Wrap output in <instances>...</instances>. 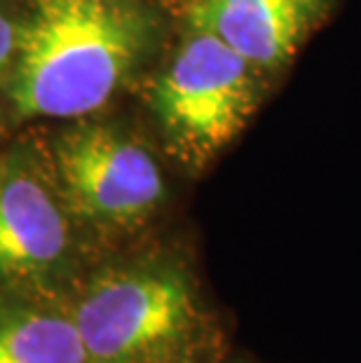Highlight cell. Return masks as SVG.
Segmentation results:
<instances>
[{
    "mask_svg": "<svg viewBox=\"0 0 361 363\" xmlns=\"http://www.w3.org/2000/svg\"><path fill=\"white\" fill-rule=\"evenodd\" d=\"M155 40V19L132 0H33L7 94L30 120L87 118L115 96Z\"/></svg>",
    "mask_w": 361,
    "mask_h": 363,
    "instance_id": "1",
    "label": "cell"
},
{
    "mask_svg": "<svg viewBox=\"0 0 361 363\" xmlns=\"http://www.w3.org/2000/svg\"><path fill=\"white\" fill-rule=\"evenodd\" d=\"M71 312L87 363H202L213 345L193 274L172 258L101 269Z\"/></svg>",
    "mask_w": 361,
    "mask_h": 363,
    "instance_id": "2",
    "label": "cell"
},
{
    "mask_svg": "<svg viewBox=\"0 0 361 363\" xmlns=\"http://www.w3.org/2000/svg\"><path fill=\"white\" fill-rule=\"evenodd\" d=\"M265 71L204 28L188 26L150 89V108L172 155L199 169L228 148L256 113Z\"/></svg>",
    "mask_w": 361,
    "mask_h": 363,
    "instance_id": "3",
    "label": "cell"
},
{
    "mask_svg": "<svg viewBox=\"0 0 361 363\" xmlns=\"http://www.w3.org/2000/svg\"><path fill=\"white\" fill-rule=\"evenodd\" d=\"M52 172L75 218L104 230H134L165 199L162 169L129 131L80 122L57 136Z\"/></svg>",
    "mask_w": 361,
    "mask_h": 363,
    "instance_id": "4",
    "label": "cell"
},
{
    "mask_svg": "<svg viewBox=\"0 0 361 363\" xmlns=\"http://www.w3.org/2000/svg\"><path fill=\"white\" fill-rule=\"evenodd\" d=\"M71 216L55 172L33 155L0 162V284L21 293L55 284L71 262Z\"/></svg>",
    "mask_w": 361,
    "mask_h": 363,
    "instance_id": "5",
    "label": "cell"
},
{
    "mask_svg": "<svg viewBox=\"0 0 361 363\" xmlns=\"http://www.w3.org/2000/svg\"><path fill=\"white\" fill-rule=\"evenodd\" d=\"M328 0H190L188 26L204 28L272 73L326 17Z\"/></svg>",
    "mask_w": 361,
    "mask_h": 363,
    "instance_id": "6",
    "label": "cell"
},
{
    "mask_svg": "<svg viewBox=\"0 0 361 363\" xmlns=\"http://www.w3.org/2000/svg\"><path fill=\"white\" fill-rule=\"evenodd\" d=\"M0 363H87L73 312L19 291L0 296Z\"/></svg>",
    "mask_w": 361,
    "mask_h": 363,
    "instance_id": "7",
    "label": "cell"
},
{
    "mask_svg": "<svg viewBox=\"0 0 361 363\" xmlns=\"http://www.w3.org/2000/svg\"><path fill=\"white\" fill-rule=\"evenodd\" d=\"M19 33H21V21L14 19L10 7L0 3V82L10 78L14 57H17Z\"/></svg>",
    "mask_w": 361,
    "mask_h": 363,
    "instance_id": "8",
    "label": "cell"
},
{
    "mask_svg": "<svg viewBox=\"0 0 361 363\" xmlns=\"http://www.w3.org/2000/svg\"><path fill=\"white\" fill-rule=\"evenodd\" d=\"M0 162H3V160H0Z\"/></svg>",
    "mask_w": 361,
    "mask_h": 363,
    "instance_id": "9",
    "label": "cell"
}]
</instances>
